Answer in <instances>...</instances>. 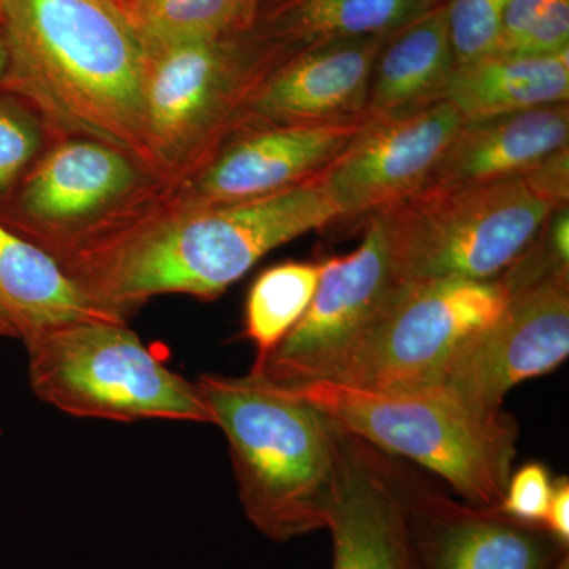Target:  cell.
<instances>
[{"instance_id":"obj_1","label":"cell","mask_w":569,"mask_h":569,"mask_svg":"<svg viewBox=\"0 0 569 569\" xmlns=\"http://www.w3.org/2000/svg\"><path fill=\"white\" fill-rule=\"evenodd\" d=\"M149 193L58 258L89 295L127 321L156 296L213 301L264 254L337 222L318 178L239 203L168 208Z\"/></svg>"},{"instance_id":"obj_2","label":"cell","mask_w":569,"mask_h":569,"mask_svg":"<svg viewBox=\"0 0 569 569\" xmlns=\"http://www.w3.org/2000/svg\"><path fill=\"white\" fill-rule=\"evenodd\" d=\"M0 22L10 50L0 88L28 99L56 137L108 142L151 173L142 134L149 56L121 2L0 0Z\"/></svg>"},{"instance_id":"obj_3","label":"cell","mask_w":569,"mask_h":569,"mask_svg":"<svg viewBox=\"0 0 569 569\" xmlns=\"http://www.w3.org/2000/svg\"><path fill=\"white\" fill-rule=\"evenodd\" d=\"M230 448L247 519L277 542L328 527L340 427L260 373L194 381Z\"/></svg>"},{"instance_id":"obj_4","label":"cell","mask_w":569,"mask_h":569,"mask_svg":"<svg viewBox=\"0 0 569 569\" xmlns=\"http://www.w3.org/2000/svg\"><path fill=\"white\" fill-rule=\"evenodd\" d=\"M299 51L253 24L149 51L142 134L159 186L193 174L246 129L254 93Z\"/></svg>"},{"instance_id":"obj_5","label":"cell","mask_w":569,"mask_h":569,"mask_svg":"<svg viewBox=\"0 0 569 569\" xmlns=\"http://www.w3.org/2000/svg\"><path fill=\"white\" fill-rule=\"evenodd\" d=\"M287 389L370 447L433 471L466 503L500 507L519 436L503 410L481 413L436 388L373 392L318 380Z\"/></svg>"},{"instance_id":"obj_6","label":"cell","mask_w":569,"mask_h":569,"mask_svg":"<svg viewBox=\"0 0 569 569\" xmlns=\"http://www.w3.org/2000/svg\"><path fill=\"white\" fill-rule=\"evenodd\" d=\"M553 211L522 178H512L425 187L376 216L402 282H486L533 249Z\"/></svg>"},{"instance_id":"obj_7","label":"cell","mask_w":569,"mask_h":569,"mask_svg":"<svg viewBox=\"0 0 569 569\" xmlns=\"http://www.w3.org/2000/svg\"><path fill=\"white\" fill-rule=\"evenodd\" d=\"M22 343L33 395L70 417L212 425L194 381L164 366L129 323L73 321Z\"/></svg>"},{"instance_id":"obj_8","label":"cell","mask_w":569,"mask_h":569,"mask_svg":"<svg viewBox=\"0 0 569 569\" xmlns=\"http://www.w3.org/2000/svg\"><path fill=\"white\" fill-rule=\"evenodd\" d=\"M509 296L503 277L402 282L321 380L373 392L432 388L458 348L500 316Z\"/></svg>"},{"instance_id":"obj_9","label":"cell","mask_w":569,"mask_h":569,"mask_svg":"<svg viewBox=\"0 0 569 569\" xmlns=\"http://www.w3.org/2000/svg\"><path fill=\"white\" fill-rule=\"evenodd\" d=\"M157 179L89 137H59L0 204V219L58 260L146 197Z\"/></svg>"},{"instance_id":"obj_10","label":"cell","mask_w":569,"mask_h":569,"mask_svg":"<svg viewBox=\"0 0 569 569\" xmlns=\"http://www.w3.org/2000/svg\"><path fill=\"white\" fill-rule=\"evenodd\" d=\"M503 279L507 306L458 348L432 387L481 413L501 411L512 388L552 372L569 355V269Z\"/></svg>"},{"instance_id":"obj_11","label":"cell","mask_w":569,"mask_h":569,"mask_svg":"<svg viewBox=\"0 0 569 569\" xmlns=\"http://www.w3.org/2000/svg\"><path fill=\"white\" fill-rule=\"evenodd\" d=\"M358 249L325 261L312 301L260 370L282 388L321 380L377 320L402 280L392 268L376 213L365 219Z\"/></svg>"},{"instance_id":"obj_12","label":"cell","mask_w":569,"mask_h":569,"mask_svg":"<svg viewBox=\"0 0 569 569\" xmlns=\"http://www.w3.org/2000/svg\"><path fill=\"white\" fill-rule=\"evenodd\" d=\"M366 118L326 123L250 126L234 133L209 162L149 200L190 208L258 200L313 181L346 151Z\"/></svg>"},{"instance_id":"obj_13","label":"cell","mask_w":569,"mask_h":569,"mask_svg":"<svg viewBox=\"0 0 569 569\" xmlns=\"http://www.w3.org/2000/svg\"><path fill=\"white\" fill-rule=\"evenodd\" d=\"M462 116L447 100L367 118L346 151L318 176L337 220L372 216L425 189Z\"/></svg>"},{"instance_id":"obj_14","label":"cell","mask_w":569,"mask_h":569,"mask_svg":"<svg viewBox=\"0 0 569 569\" xmlns=\"http://www.w3.org/2000/svg\"><path fill=\"white\" fill-rule=\"evenodd\" d=\"M326 529L332 539L331 569H419L407 479L342 427Z\"/></svg>"},{"instance_id":"obj_15","label":"cell","mask_w":569,"mask_h":569,"mask_svg":"<svg viewBox=\"0 0 569 569\" xmlns=\"http://www.w3.org/2000/svg\"><path fill=\"white\" fill-rule=\"evenodd\" d=\"M407 511L419 569H552L567 546L500 508L460 503L407 481Z\"/></svg>"},{"instance_id":"obj_16","label":"cell","mask_w":569,"mask_h":569,"mask_svg":"<svg viewBox=\"0 0 569 569\" xmlns=\"http://www.w3.org/2000/svg\"><path fill=\"white\" fill-rule=\"evenodd\" d=\"M387 37L321 41L296 52L254 93L247 127L366 118L373 63Z\"/></svg>"},{"instance_id":"obj_17","label":"cell","mask_w":569,"mask_h":569,"mask_svg":"<svg viewBox=\"0 0 569 569\" xmlns=\"http://www.w3.org/2000/svg\"><path fill=\"white\" fill-rule=\"evenodd\" d=\"M568 141V103L463 121L426 187L522 178Z\"/></svg>"},{"instance_id":"obj_18","label":"cell","mask_w":569,"mask_h":569,"mask_svg":"<svg viewBox=\"0 0 569 569\" xmlns=\"http://www.w3.org/2000/svg\"><path fill=\"white\" fill-rule=\"evenodd\" d=\"M0 310L18 339L84 320L129 323L112 312L47 250L0 219Z\"/></svg>"},{"instance_id":"obj_19","label":"cell","mask_w":569,"mask_h":569,"mask_svg":"<svg viewBox=\"0 0 569 569\" xmlns=\"http://www.w3.org/2000/svg\"><path fill=\"white\" fill-rule=\"evenodd\" d=\"M452 71L443 2L385 39L373 63L367 118L403 114L443 100Z\"/></svg>"},{"instance_id":"obj_20","label":"cell","mask_w":569,"mask_h":569,"mask_svg":"<svg viewBox=\"0 0 569 569\" xmlns=\"http://www.w3.org/2000/svg\"><path fill=\"white\" fill-rule=\"evenodd\" d=\"M569 51L545 58L493 54L452 71L443 100L463 121L568 103Z\"/></svg>"},{"instance_id":"obj_21","label":"cell","mask_w":569,"mask_h":569,"mask_svg":"<svg viewBox=\"0 0 569 569\" xmlns=\"http://www.w3.org/2000/svg\"><path fill=\"white\" fill-rule=\"evenodd\" d=\"M445 0H261L252 21L298 50L321 41L391 36Z\"/></svg>"},{"instance_id":"obj_22","label":"cell","mask_w":569,"mask_h":569,"mask_svg":"<svg viewBox=\"0 0 569 569\" xmlns=\"http://www.w3.org/2000/svg\"><path fill=\"white\" fill-rule=\"evenodd\" d=\"M323 269L325 261H287L266 269L254 279L246 299L242 332L254 347V362L250 370H260L305 316Z\"/></svg>"},{"instance_id":"obj_23","label":"cell","mask_w":569,"mask_h":569,"mask_svg":"<svg viewBox=\"0 0 569 569\" xmlns=\"http://www.w3.org/2000/svg\"><path fill=\"white\" fill-rule=\"evenodd\" d=\"M254 13L250 0H157L130 21L149 52L249 28Z\"/></svg>"},{"instance_id":"obj_24","label":"cell","mask_w":569,"mask_h":569,"mask_svg":"<svg viewBox=\"0 0 569 569\" xmlns=\"http://www.w3.org/2000/svg\"><path fill=\"white\" fill-rule=\"evenodd\" d=\"M56 138L50 123L28 99L0 88V204Z\"/></svg>"},{"instance_id":"obj_25","label":"cell","mask_w":569,"mask_h":569,"mask_svg":"<svg viewBox=\"0 0 569 569\" xmlns=\"http://www.w3.org/2000/svg\"><path fill=\"white\" fill-rule=\"evenodd\" d=\"M508 0H445L455 69L497 54Z\"/></svg>"},{"instance_id":"obj_26","label":"cell","mask_w":569,"mask_h":569,"mask_svg":"<svg viewBox=\"0 0 569 569\" xmlns=\"http://www.w3.org/2000/svg\"><path fill=\"white\" fill-rule=\"evenodd\" d=\"M553 481L548 467L531 462L511 473L500 508L509 518L542 527L548 515Z\"/></svg>"},{"instance_id":"obj_27","label":"cell","mask_w":569,"mask_h":569,"mask_svg":"<svg viewBox=\"0 0 569 569\" xmlns=\"http://www.w3.org/2000/svg\"><path fill=\"white\" fill-rule=\"evenodd\" d=\"M569 51V0H546L533 26L509 54L545 58Z\"/></svg>"},{"instance_id":"obj_28","label":"cell","mask_w":569,"mask_h":569,"mask_svg":"<svg viewBox=\"0 0 569 569\" xmlns=\"http://www.w3.org/2000/svg\"><path fill=\"white\" fill-rule=\"evenodd\" d=\"M569 151L568 146L550 153L541 163L522 176L527 186L553 208L568 206L569 200Z\"/></svg>"},{"instance_id":"obj_29","label":"cell","mask_w":569,"mask_h":569,"mask_svg":"<svg viewBox=\"0 0 569 569\" xmlns=\"http://www.w3.org/2000/svg\"><path fill=\"white\" fill-rule=\"evenodd\" d=\"M545 3L546 0H508L497 54H509L512 51L537 21L539 13L545 9Z\"/></svg>"},{"instance_id":"obj_30","label":"cell","mask_w":569,"mask_h":569,"mask_svg":"<svg viewBox=\"0 0 569 569\" xmlns=\"http://www.w3.org/2000/svg\"><path fill=\"white\" fill-rule=\"evenodd\" d=\"M542 529L548 530L561 545H569V482L568 478H559L553 482L552 497Z\"/></svg>"},{"instance_id":"obj_31","label":"cell","mask_w":569,"mask_h":569,"mask_svg":"<svg viewBox=\"0 0 569 569\" xmlns=\"http://www.w3.org/2000/svg\"><path fill=\"white\" fill-rule=\"evenodd\" d=\"M10 67L9 41H7L6 31H3L2 22H0V86L6 80Z\"/></svg>"},{"instance_id":"obj_32","label":"cell","mask_w":569,"mask_h":569,"mask_svg":"<svg viewBox=\"0 0 569 569\" xmlns=\"http://www.w3.org/2000/svg\"><path fill=\"white\" fill-rule=\"evenodd\" d=\"M119 2H121L122 9L126 10L127 17L132 20L134 14L140 13L146 7L152 6L157 0H119Z\"/></svg>"},{"instance_id":"obj_33","label":"cell","mask_w":569,"mask_h":569,"mask_svg":"<svg viewBox=\"0 0 569 569\" xmlns=\"http://www.w3.org/2000/svg\"><path fill=\"white\" fill-rule=\"evenodd\" d=\"M0 337H13V339H18L17 329L10 323L9 318L3 316L2 310H0Z\"/></svg>"},{"instance_id":"obj_34","label":"cell","mask_w":569,"mask_h":569,"mask_svg":"<svg viewBox=\"0 0 569 569\" xmlns=\"http://www.w3.org/2000/svg\"><path fill=\"white\" fill-rule=\"evenodd\" d=\"M552 569H569L568 552L565 553V556L561 557V559L559 561H557L556 567H553Z\"/></svg>"},{"instance_id":"obj_35","label":"cell","mask_w":569,"mask_h":569,"mask_svg":"<svg viewBox=\"0 0 569 569\" xmlns=\"http://www.w3.org/2000/svg\"><path fill=\"white\" fill-rule=\"evenodd\" d=\"M250 2H252V6L257 7L258 9V6H260L261 0H250Z\"/></svg>"}]
</instances>
